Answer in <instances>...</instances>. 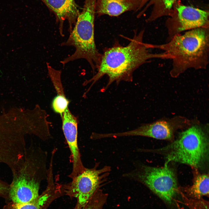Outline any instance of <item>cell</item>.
Wrapping results in <instances>:
<instances>
[{
  "instance_id": "1",
  "label": "cell",
  "mask_w": 209,
  "mask_h": 209,
  "mask_svg": "<svg viewBox=\"0 0 209 209\" xmlns=\"http://www.w3.org/2000/svg\"><path fill=\"white\" fill-rule=\"evenodd\" d=\"M144 33V30L138 33L134 32V37L126 46H122L116 42L112 47L105 49L102 54L97 72L91 79L85 81L84 85L91 82L90 89L98 80L106 75L109 78L104 88L106 89L114 82L118 84L122 81H132L134 71L151 59H171L170 55L164 52L150 53L149 44L143 42Z\"/></svg>"
},
{
  "instance_id": "2",
  "label": "cell",
  "mask_w": 209,
  "mask_h": 209,
  "mask_svg": "<svg viewBox=\"0 0 209 209\" xmlns=\"http://www.w3.org/2000/svg\"><path fill=\"white\" fill-rule=\"evenodd\" d=\"M172 57L170 74L177 77L188 69H205L209 63V27L198 28L173 37L165 44H149Z\"/></svg>"
},
{
  "instance_id": "3",
  "label": "cell",
  "mask_w": 209,
  "mask_h": 209,
  "mask_svg": "<svg viewBox=\"0 0 209 209\" xmlns=\"http://www.w3.org/2000/svg\"><path fill=\"white\" fill-rule=\"evenodd\" d=\"M47 152L40 147L26 148L22 163L12 172L8 194L14 203H29L38 197L41 183L47 178Z\"/></svg>"
},
{
  "instance_id": "4",
  "label": "cell",
  "mask_w": 209,
  "mask_h": 209,
  "mask_svg": "<svg viewBox=\"0 0 209 209\" xmlns=\"http://www.w3.org/2000/svg\"><path fill=\"white\" fill-rule=\"evenodd\" d=\"M96 0H85L83 10L77 18L67 40L61 46H72L75 51L71 55L60 62L63 66L80 59L86 60L93 72L97 70L102 54L96 48L94 39V24Z\"/></svg>"
},
{
  "instance_id": "5",
  "label": "cell",
  "mask_w": 209,
  "mask_h": 209,
  "mask_svg": "<svg viewBox=\"0 0 209 209\" xmlns=\"http://www.w3.org/2000/svg\"><path fill=\"white\" fill-rule=\"evenodd\" d=\"M160 150L166 152L165 163L174 162L198 169L208 156V140L202 128L194 125L181 132L177 139Z\"/></svg>"
},
{
  "instance_id": "6",
  "label": "cell",
  "mask_w": 209,
  "mask_h": 209,
  "mask_svg": "<svg viewBox=\"0 0 209 209\" xmlns=\"http://www.w3.org/2000/svg\"><path fill=\"white\" fill-rule=\"evenodd\" d=\"M168 164L156 167L136 163L133 170L122 176L143 184L165 203L171 205L179 194V187L175 174Z\"/></svg>"
},
{
  "instance_id": "7",
  "label": "cell",
  "mask_w": 209,
  "mask_h": 209,
  "mask_svg": "<svg viewBox=\"0 0 209 209\" xmlns=\"http://www.w3.org/2000/svg\"><path fill=\"white\" fill-rule=\"evenodd\" d=\"M96 163L92 168H85L70 183L64 186L68 194L77 200L76 209L84 207L99 190L100 185L106 181L111 170L110 167L105 165L98 168Z\"/></svg>"
},
{
  "instance_id": "8",
  "label": "cell",
  "mask_w": 209,
  "mask_h": 209,
  "mask_svg": "<svg viewBox=\"0 0 209 209\" xmlns=\"http://www.w3.org/2000/svg\"><path fill=\"white\" fill-rule=\"evenodd\" d=\"M176 13L167 21V42L185 31L209 27L208 12L190 6L179 5Z\"/></svg>"
},
{
  "instance_id": "9",
  "label": "cell",
  "mask_w": 209,
  "mask_h": 209,
  "mask_svg": "<svg viewBox=\"0 0 209 209\" xmlns=\"http://www.w3.org/2000/svg\"><path fill=\"white\" fill-rule=\"evenodd\" d=\"M61 117L62 130L71 153L72 168L68 176L72 179L81 173L86 168L83 164L78 145V120L68 108Z\"/></svg>"
},
{
  "instance_id": "10",
  "label": "cell",
  "mask_w": 209,
  "mask_h": 209,
  "mask_svg": "<svg viewBox=\"0 0 209 209\" xmlns=\"http://www.w3.org/2000/svg\"><path fill=\"white\" fill-rule=\"evenodd\" d=\"M172 122L164 120L145 124L132 130L125 132L108 133V138L127 136H143L160 140H170L173 136L174 128Z\"/></svg>"
},
{
  "instance_id": "11",
  "label": "cell",
  "mask_w": 209,
  "mask_h": 209,
  "mask_svg": "<svg viewBox=\"0 0 209 209\" xmlns=\"http://www.w3.org/2000/svg\"><path fill=\"white\" fill-rule=\"evenodd\" d=\"M149 0H96V13L117 17L127 11H137Z\"/></svg>"
},
{
  "instance_id": "12",
  "label": "cell",
  "mask_w": 209,
  "mask_h": 209,
  "mask_svg": "<svg viewBox=\"0 0 209 209\" xmlns=\"http://www.w3.org/2000/svg\"><path fill=\"white\" fill-rule=\"evenodd\" d=\"M55 15L60 23L59 31L63 36V24L67 20L69 24L70 32L73 28L79 14L75 0H41Z\"/></svg>"
},
{
  "instance_id": "13",
  "label": "cell",
  "mask_w": 209,
  "mask_h": 209,
  "mask_svg": "<svg viewBox=\"0 0 209 209\" xmlns=\"http://www.w3.org/2000/svg\"><path fill=\"white\" fill-rule=\"evenodd\" d=\"M208 174H200L195 177L191 185L179 187V193L187 197L200 200L203 196L209 197Z\"/></svg>"
},
{
  "instance_id": "14",
  "label": "cell",
  "mask_w": 209,
  "mask_h": 209,
  "mask_svg": "<svg viewBox=\"0 0 209 209\" xmlns=\"http://www.w3.org/2000/svg\"><path fill=\"white\" fill-rule=\"evenodd\" d=\"M70 101L64 94H57L53 99L51 107L55 113L59 114L61 117L65 110L68 108Z\"/></svg>"
},
{
  "instance_id": "15",
  "label": "cell",
  "mask_w": 209,
  "mask_h": 209,
  "mask_svg": "<svg viewBox=\"0 0 209 209\" xmlns=\"http://www.w3.org/2000/svg\"><path fill=\"white\" fill-rule=\"evenodd\" d=\"M185 204L190 209H208L209 203L203 199H195L187 197L180 193Z\"/></svg>"
},
{
  "instance_id": "16",
  "label": "cell",
  "mask_w": 209,
  "mask_h": 209,
  "mask_svg": "<svg viewBox=\"0 0 209 209\" xmlns=\"http://www.w3.org/2000/svg\"><path fill=\"white\" fill-rule=\"evenodd\" d=\"M104 196L102 191L98 190L87 204L80 209H101L104 202L103 197Z\"/></svg>"
},
{
  "instance_id": "17",
  "label": "cell",
  "mask_w": 209,
  "mask_h": 209,
  "mask_svg": "<svg viewBox=\"0 0 209 209\" xmlns=\"http://www.w3.org/2000/svg\"><path fill=\"white\" fill-rule=\"evenodd\" d=\"M6 147L5 135L0 125V160L4 154Z\"/></svg>"
},
{
  "instance_id": "18",
  "label": "cell",
  "mask_w": 209,
  "mask_h": 209,
  "mask_svg": "<svg viewBox=\"0 0 209 209\" xmlns=\"http://www.w3.org/2000/svg\"><path fill=\"white\" fill-rule=\"evenodd\" d=\"M160 3L165 10H170L176 0H153Z\"/></svg>"
},
{
  "instance_id": "19",
  "label": "cell",
  "mask_w": 209,
  "mask_h": 209,
  "mask_svg": "<svg viewBox=\"0 0 209 209\" xmlns=\"http://www.w3.org/2000/svg\"><path fill=\"white\" fill-rule=\"evenodd\" d=\"M10 184L0 178V194H8Z\"/></svg>"
},
{
  "instance_id": "20",
  "label": "cell",
  "mask_w": 209,
  "mask_h": 209,
  "mask_svg": "<svg viewBox=\"0 0 209 209\" xmlns=\"http://www.w3.org/2000/svg\"><path fill=\"white\" fill-rule=\"evenodd\" d=\"M176 204L178 209H182V208L180 207V206L177 203H176Z\"/></svg>"
}]
</instances>
